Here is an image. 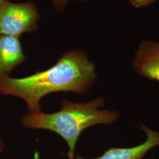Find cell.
<instances>
[{"instance_id":"8","label":"cell","mask_w":159,"mask_h":159,"mask_svg":"<svg viewBox=\"0 0 159 159\" xmlns=\"http://www.w3.org/2000/svg\"><path fill=\"white\" fill-rule=\"evenodd\" d=\"M70 1L71 0H52L55 8L58 11L63 10L67 3ZM77 1H84V0H77Z\"/></svg>"},{"instance_id":"9","label":"cell","mask_w":159,"mask_h":159,"mask_svg":"<svg viewBox=\"0 0 159 159\" xmlns=\"http://www.w3.org/2000/svg\"><path fill=\"white\" fill-rule=\"evenodd\" d=\"M4 148H5L4 143V142L2 140V137L0 135V155L3 152V151L4 150Z\"/></svg>"},{"instance_id":"2","label":"cell","mask_w":159,"mask_h":159,"mask_svg":"<svg viewBox=\"0 0 159 159\" xmlns=\"http://www.w3.org/2000/svg\"><path fill=\"white\" fill-rule=\"evenodd\" d=\"M104 105L103 97L86 102L63 99L60 111L52 113H29L21 118L20 123L28 129H44L56 133L68 145V159H73L76 143L83 131L98 125H111L119 119L118 111L102 109Z\"/></svg>"},{"instance_id":"5","label":"cell","mask_w":159,"mask_h":159,"mask_svg":"<svg viewBox=\"0 0 159 159\" xmlns=\"http://www.w3.org/2000/svg\"><path fill=\"white\" fill-rule=\"evenodd\" d=\"M139 128L146 134V140L139 145L129 148H110L101 156L94 159L75 156L73 159H143L149 150L159 146V131L143 124Z\"/></svg>"},{"instance_id":"10","label":"cell","mask_w":159,"mask_h":159,"mask_svg":"<svg viewBox=\"0 0 159 159\" xmlns=\"http://www.w3.org/2000/svg\"><path fill=\"white\" fill-rule=\"evenodd\" d=\"M7 1H8V0H0V5L3 4L4 2H5Z\"/></svg>"},{"instance_id":"1","label":"cell","mask_w":159,"mask_h":159,"mask_svg":"<svg viewBox=\"0 0 159 159\" xmlns=\"http://www.w3.org/2000/svg\"><path fill=\"white\" fill-rule=\"evenodd\" d=\"M97 81L94 64L84 51L73 50L64 53L57 63L43 71L23 78L7 76L0 81V94L23 100L29 113L42 111L40 102L56 92L88 93Z\"/></svg>"},{"instance_id":"7","label":"cell","mask_w":159,"mask_h":159,"mask_svg":"<svg viewBox=\"0 0 159 159\" xmlns=\"http://www.w3.org/2000/svg\"><path fill=\"white\" fill-rule=\"evenodd\" d=\"M156 1L157 0H129L131 5L137 8L151 5Z\"/></svg>"},{"instance_id":"6","label":"cell","mask_w":159,"mask_h":159,"mask_svg":"<svg viewBox=\"0 0 159 159\" xmlns=\"http://www.w3.org/2000/svg\"><path fill=\"white\" fill-rule=\"evenodd\" d=\"M25 57L18 37L0 35V81L24 62Z\"/></svg>"},{"instance_id":"3","label":"cell","mask_w":159,"mask_h":159,"mask_svg":"<svg viewBox=\"0 0 159 159\" xmlns=\"http://www.w3.org/2000/svg\"><path fill=\"white\" fill-rule=\"evenodd\" d=\"M39 14L34 4L12 3L8 1L0 5V35L18 37L34 31Z\"/></svg>"},{"instance_id":"4","label":"cell","mask_w":159,"mask_h":159,"mask_svg":"<svg viewBox=\"0 0 159 159\" xmlns=\"http://www.w3.org/2000/svg\"><path fill=\"white\" fill-rule=\"evenodd\" d=\"M132 66L139 76L159 82V41H141L135 52Z\"/></svg>"}]
</instances>
